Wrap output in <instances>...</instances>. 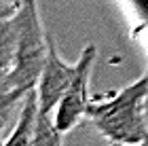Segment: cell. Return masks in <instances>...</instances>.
Listing matches in <instances>:
<instances>
[{
  "mask_svg": "<svg viewBox=\"0 0 148 146\" xmlns=\"http://www.w3.org/2000/svg\"><path fill=\"white\" fill-rule=\"evenodd\" d=\"M148 72L121 89L114 97L91 102L87 117L114 144H148Z\"/></svg>",
  "mask_w": 148,
  "mask_h": 146,
  "instance_id": "obj_2",
  "label": "cell"
},
{
  "mask_svg": "<svg viewBox=\"0 0 148 146\" xmlns=\"http://www.w3.org/2000/svg\"><path fill=\"white\" fill-rule=\"evenodd\" d=\"M95 55H97V51L93 45L80 53V57L76 62L74 78H72L68 91L64 93L62 102H59L57 110H55V123H57V129L62 134H68L70 129H74L78 125L80 119L87 117V110H89V104H91V99H89V76H91Z\"/></svg>",
  "mask_w": 148,
  "mask_h": 146,
  "instance_id": "obj_3",
  "label": "cell"
},
{
  "mask_svg": "<svg viewBox=\"0 0 148 146\" xmlns=\"http://www.w3.org/2000/svg\"><path fill=\"white\" fill-rule=\"evenodd\" d=\"M74 72H76V64L68 66L62 59V55L55 49V40L49 34V51H47V62L42 68L38 81V121H55L51 119V112L57 110L59 102H62L64 93L68 91Z\"/></svg>",
  "mask_w": 148,
  "mask_h": 146,
  "instance_id": "obj_4",
  "label": "cell"
},
{
  "mask_svg": "<svg viewBox=\"0 0 148 146\" xmlns=\"http://www.w3.org/2000/svg\"><path fill=\"white\" fill-rule=\"evenodd\" d=\"M19 17L21 30L17 40V53L9 72L2 74V104H0V125L9 123L13 108L28 95V91L38 87L42 74L47 51H49V34L42 32V23L38 17L36 0H21L19 2Z\"/></svg>",
  "mask_w": 148,
  "mask_h": 146,
  "instance_id": "obj_1",
  "label": "cell"
},
{
  "mask_svg": "<svg viewBox=\"0 0 148 146\" xmlns=\"http://www.w3.org/2000/svg\"><path fill=\"white\" fill-rule=\"evenodd\" d=\"M38 127V91L32 89L21 102V110H19V121L13 129V134L2 140V146H28L34 144Z\"/></svg>",
  "mask_w": 148,
  "mask_h": 146,
  "instance_id": "obj_5",
  "label": "cell"
}]
</instances>
